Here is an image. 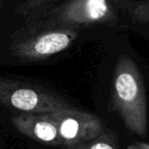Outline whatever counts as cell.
I'll return each mask as SVG.
<instances>
[{"label":"cell","mask_w":149,"mask_h":149,"mask_svg":"<svg viewBox=\"0 0 149 149\" xmlns=\"http://www.w3.org/2000/svg\"><path fill=\"white\" fill-rule=\"evenodd\" d=\"M113 106L126 129L140 137L147 133V102L145 84L137 66L123 55L114 75Z\"/></svg>","instance_id":"1"},{"label":"cell","mask_w":149,"mask_h":149,"mask_svg":"<svg viewBox=\"0 0 149 149\" xmlns=\"http://www.w3.org/2000/svg\"><path fill=\"white\" fill-rule=\"evenodd\" d=\"M113 18L114 11L106 0H73L58 4L43 20L29 23L24 33L33 34L51 29H71L108 22Z\"/></svg>","instance_id":"2"},{"label":"cell","mask_w":149,"mask_h":149,"mask_svg":"<svg viewBox=\"0 0 149 149\" xmlns=\"http://www.w3.org/2000/svg\"><path fill=\"white\" fill-rule=\"evenodd\" d=\"M0 103L26 114H44L73 107L47 88L3 77H0Z\"/></svg>","instance_id":"3"},{"label":"cell","mask_w":149,"mask_h":149,"mask_svg":"<svg viewBox=\"0 0 149 149\" xmlns=\"http://www.w3.org/2000/svg\"><path fill=\"white\" fill-rule=\"evenodd\" d=\"M78 32L73 29H51L28 34L14 41L12 54L22 61H39L67 49L76 39Z\"/></svg>","instance_id":"4"},{"label":"cell","mask_w":149,"mask_h":149,"mask_svg":"<svg viewBox=\"0 0 149 149\" xmlns=\"http://www.w3.org/2000/svg\"><path fill=\"white\" fill-rule=\"evenodd\" d=\"M44 117L56 126L64 146L90 141L107 131L98 117L74 107L44 113Z\"/></svg>","instance_id":"5"},{"label":"cell","mask_w":149,"mask_h":149,"mask_svg":"<svg viewBox=\"0 0 149 149\" xmlns=\"http://www.w3.org/2000/svg\"><path fill=\"white\" fill-rule=\"evenodd\" d=\"M11 124L19 133L35 141L51 146H64L56 126L44 114H17L11 117Z\"/></svg>","instance_id":"6"},{"label":"cell","mask_w":149,"mask_h":149,"mask_svg":"<svg viewBox=\"0 0 149 149\" xmlns=\"http://www.w3.org/2000/svg\"><path fill=\"white\" fill-rule=\"evenodd\" d=\"M59 4L56 0H31L19 4L15 11L29 20L35 23L43 20L53 8Z\"/></svg>","instance_id":"7"},{"label":"cell","mask_w":149,"mask_h":149,"mask_svg":"<svg viewBox=\"0 0 149 149\" xmlns=\"http://www.w3.org/2000/svg\"><path fill=\"white\" fill-rule=\"evenodd\" d=\"M64 149H120L117 137L114 133L106 131L93 140L82 143L64 146Z\"/></svg>","instance_id":"8"},{"label":"cell","mask_w":149,"mask_h":149,"mask_svg":"<svg viewBox=\"0 0 149 149\" xmlns=\"http://www.w3.org/2000/svg\"><path fill=\"white\" fill-rule=\"evenodd\" d=\"M136 14L140 18H149V2L145 3L141 7L136 8Z\"/></svg>","instance_id":"9"},{"label":"cell","mask_w":149,"mask_h":149,"mask_svg":"<svg viewBox=\"0 0 149 149\" xmlns=\"http://www.w3.org/2000/svg\"><path fill=\"white\" fill-rule=\"evenodd\" d=\"M137 145V147L139 149H149V144L147 143H143V142H137L135 143Z\"/></svg>","instance_id":"10"},{"label":"cell","mask_w":149,"mask_h":149,"mask_svg":"<svg viewBox=\"0 0 149 149\" xmlns=\"http://www.w3.org/2000/svg\"><path fill=\"white\" fill-rule=\"evenodd\" d=\"M127 149H139V148L137 147V145H136V144H131V145L128 146Z\"/></svg>","instance_id":"11"},{"label":"cell","mask_w":149,"mask_h":149,"mask_svg":"<svg viewBox=\"0 0 149 149\" xmlns=\"http://www.w3.org/2000/svg\"><path fill=\"white\" fill-rule=\"evenodd\" d=\"M2 6H3V1L0 0V7H2Z\"/></svg>","instance_id":"12"}]
</instances>
